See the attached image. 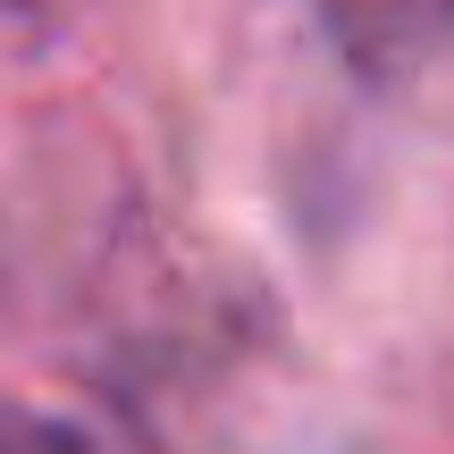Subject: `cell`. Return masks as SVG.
Here are the masks:
<instances>
[{
    "label": "cell",
    "instance_id": "6da1fadb",
    "mask_svg": "<svg viewBox=\"0 0 454 454\" xmlns=\"http://www.w3.org/2000/svg\"><path fill=\"white\" fill-rule=\"evenodd\" d=\"M0 454H84V446L67 438L59 421H43V412H26V404H0Z\"/></svg>",
    "mask_w": 454,
    "mask_h": 454
}]
</instances>
